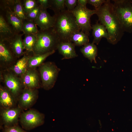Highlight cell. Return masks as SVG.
I'll return each instance as SVG.
<instances>
[{
  "mask_svg": "<svg viewBox=\"0 0 132 132\" xmlns=\"http://www.w3.org/2000/svg\"><path fill=\"white\" fill-rule=\"evenodd\" d=\"M41 10V7L38 5L37 6L27 14L26 19L34 22L37 18Z\"/></svg>",
  "mask_w": 132,
  "mask_h": 132,
  "instance_id": "obj_29",
  "label": "cell"
},
{
  "mask_svg": "<svg viewBox=\"0 0 132 132\" xmlns=\"http://www.w3.org/2000/svg\"><path fill=\"white\" fill-rule=\"evenodd\" d=\"M40 77L35 68H28L20 78L24 88L37 89L40 87Z\"/></svg>",
  "mask_w": 132,
  "mask_h": 132,
  "instance_id": "obj_9",
  "label": "cell"
},
{
  "mask_svg": "<svg viewBox=\"0 0 132 132\" xmlns=\"http://www.w3.org/2000/svg\"><path fill=\"white\" fill-rule=\"evenodd\" d=\"M75 46L73 43L70 41L61 42L57 46V50L63 56L62 60L72 59L78 56Z\"/></svg>",
  "mask_w": 132,
  "mask_h": 132,
  "instance_id": "obj_15",
  "label": "cell"
},
{
  "mask_svg": "<svg viewBox=\"0 0 132 132\" xmlns=\"http://www.w3.org/2000/svg\"><path fill=\"white\" fill-rule=\"evenodd\" d=\"M38 4L42 9L46 10L50 8L51 5V0H37Z\"/></svg>",
  "mask_w": 132,
  "mask_h": 132,
  "instance_id": "obj_33",
  "label": "cell"
},
{
  "mask_svg": "<svg viewBox=\"0 0 132 132\" xmlns=\"http://www.w3.org/2000/svg\"><path fill=\"white\" fill-rule=\"evenodd\" d=\"M15 57H16L9 43L6 41L0 40V62L5 65H9L13 62Z\"/></svg>",
  "mask_w": 132,
  "mask_h": 132,
  "instance_id": "obj_14",
  "label": "cell"
},
{
  "mask_svg": "<svg viewBox=\"0 0 132 132\" xmlns=\"http://www.w3.org/2000/svg\"><path fill=\"white\" fill-rule=\"evenodd\" d=\"M65 0H51L50 8L54 11L55 14L65 9Z\"/></svg>",
  "mask_w": 132,
  "mask_h": 132,
  "instance_id": "obj_27",
  "label": "cell"
},
{
  "mask_svg": "<svg viewBox=\"0 0 132 132\" xmlns=\"http://www.w3.org/2000/svg\"><path fill=\"white\" fill-rule=\"evenodd\" d=\"M113 7L124 32L132 33V0H113Z\"/></svg>",
  "mask_w": 132,
  "mask_h": 132,
  "instance_id": "obj_4",
  "label": "cell"
},
{
  "mask_svg": "<svg viewBox=\"0 0 132 132\" xmlns=\"http://www.w3.org/2000/svg\"><path fill=\"white\" fill-rule=\"evenodd\" d=\"M80 51L83 56L92 62L96 63V57L97 55L98 49L96 46L92 42L84 45L80 49Z\"/></svg>",
  "mask_w": 132,
  "mask_h": 132,
  "instance_id": "obj_22",
  "label": "cell"
},
{
  "mask_svg": "<svg viewBox=\"0 0 132 132\" xmlns=\"http://www.w3.org/2000/svg\"><path fill=\"white\" fill-rule=\"evenodd\" d=\"M71 12L74 16L76 22L81 30L89 36L91 29L90 18L93 15L96 14V10H91L86 6L77 4Z\"/></svg>",
  "mask_w": 132,
  "mask_h": 132,
  "instance_id": "obj_6",
  "label": "cell"
},
{
  "mask_svg": "<svg viewBox=\"0 0 132 132\" xmlns=\"http://www.w3.org/2000/svg\"><path fill=\"white\" fill-rule=\"evenodd\" d=\"M91 29L93 37L92 42L93 43L98 44L103 37L106 38L107 40H108L109 35L106 27L103 24L99 23L98 21L92 25Z\"/></svg>",
  "mask_w": 132,
  "mask_h": 132,
  "instance_id": "obj_19",
  "label": "cell"
},
{
  "mask_svg": "<svg viewBox=\"0 0 132 132\" xmlns=\"http://www.w3.org/2000/svg\"><path fill=\"white\" fill-rule=\"evenodd\" d=\"M106 0H88V3L94 6L96 10L100 7Z\"/></svg>",
  "mask_w": 132,
  "mask_h": 132,
  "instance_id": "obj_32",
  "label": "cell"
},
{
  "mask_svg": "<svg viewBox=\"0 0 132 132\" xmlns=\"http://www.w3.org/2000/svg\"><path fill=\"white\" fill-rule=\"evenodd\" d=\"M5 13L7 22L16 33L22 31V21L8 7H0Z\"/></svg>",
  "mask_w": 132,
  "mask_h": 132,
  "instance_id": "obj_12",
  "label": "cell"
},
{
  "mask_svg": "<svg viewBox=\"0 0 132 132\" xmlns=\"http://www.w3.org/2000/svg\"><path fill=\"white\" fill-rule=\"evenodd\" d=\"M37 39L33 48V55L44 54L55 51L60 41L53 28L38 31Z\"/></svg>",
  "mask_w": 132,
  "mask_h": 132,
  "instance_id": "obj_3",
  "label": "cell"
},
{
  "mask_svg": "<svg viewBox=\"0 0 132 132\" xmlns=\"http://www.w3.org/2000/svg\"><path fill=\"white\" fill-rule=\"evenodd\" d=\"M54 15L55 21L53 28L61 42L70 41L72 35L81 30L74 16L67 10L65 9Z\"/></svg>",
  "mask_w": 132,
  "mask_h": 132,
  "instance_id": "obj_2",
  "label": "cell"
},
{
  "mask_svg": "<svg viewBox=\"0 0 132 132\" xmlns=\"http://www.w3.org/2000/svg\"><path fill=\"white\" fill-rule=\"evenodd\" d=\"M60 70L52 62L44 63L39 66L41 85L44 89L48 90L54 87Z\"/></svg>",
  "mask_w": 132,
  "mask_h": 132,
  "instance_id": "obj_5",
  "label": "cell"
},
{
  "mask_svg": "<svg viewBox=\"0 0 132 132\" xmlns=\"http://www.w3.org/2000/svg\"><path fill=\"white\" fill-rule=\"evenodd\" d=\"M55 51H53L44 54L30 56L28 62V68H35L44 63L47 57L53 54Z\"/></svg>",
  "mask_w": 132,
  "mask_h": 132,
  "instance_id": "obj_23",
  "label": "cell"
},
{
  "mask_svg": "<svg viewBox=\"0 0 132 132\" xmlns=\"http://www.w3.org/2000/svg\"><path fill=\"white\" fill-rule=\"evenodd\" d=\"M88 0H77V4L84 7L86 6Z\"/></svg>",
  "mask_w": 132,
  "mask_h": 132,
  "instance_id": "obj_34",
  "label": "cell"
},
{
  "mask_svg": "<svg viewBox=\"0 0 132 132\" xmlns=\"http://www.w3.org/2000/svg\"><path fill=\"white\" fill-rule=\"evenodd\" d=\"M30 56L24 54L22 58L7 69L17 76L20 77L28 69V62Z\"/></svg>",
  "mask_w": 132,
  "mask_h": 132,
  "instance_id": "obj_17",
  "label": "cell"
},
{
  "mask_svg": "<svg viewBox=\"0 0 132 132\" xmlns=\"http://www.w3.org/2000/svg\"><path fill=\"white\" fill-rule=\"evenodd\" d=\"M96 10L99 21L105 26L108 32L107 41L113 45L116 44L121 40L124 32L114 11L113 3L110 0H106L100 7Z\"/></svg>",
  "mask_w": 132,
  "mask_h": 132,
  "instance_id": "obj_1",
  "label": "cell"
},
{
  "mask_svg": "<svg viewBox=\"0 0 132 132\" xmlns=\"http://www.w3.org/2000/svg\"><path fill=\"white\" fill-rule=\"evenodd\" d=\"M22 1L23 11L26 15L38 5L36 0H24Z\"/></svg>",
  "mask_w": 132,
  "mask_h": 132,
  "instance_id": "obj_28",
  "label": "cell"
},
{
  "mask_svg": "<svg viewBox=\"0 0 132 132\" xmlns=\"http://www.w3.org/2000/svg\"><path fill=\"white\" fill-rule=\"evenodd\" d=\"M1 78L5 87L15 98L20 95L23 87L20 77L7 69L3 73Z\"/></svg>",
  "mask_w": 132,
  "mask_h": 132,
  "instance_id": "obj_8",
  "label": "cell"
},
{
  "mask_svg": "<svg viewBox=\"0 0 132 132\" xmlns=\"http://www.w3.org/2000/svg\"><path fill=\"white\" fill-rule=\"evenodd\" d=\"M77 0H65V5L67 10L71 12L73 11L77 5Z\"/></svg>",
  "mask_w": 132,
  "mask_h": 132,
  "instance_id": "obj_31",
  "label": "cell"
},
{
  "mask_svg": "<svg viewBox=\"0 0 132 132\" xmlns=\"http://www.w3.org/2000/svg\"><path fill=\"white\" fill-rule=\"evenodd\" d=\"M37 89L24 88L19 95L18 106L24 110L28 109L31 106L38 97Z\"/></svg>",
  "mask_w": 132,
  "mask_h": 132,
  "instance_id": "obj_10",
  "label": "cell"
},
{
  "mask_svg": "<svg viewBox=\"0 0 132 132\" xmlns=\"http://www.w3.org/2000/svg\"><path fill=\"white\" fill-rule=\"evenodd\" d=\"M70 41L75 46H80L89 43L88 35L81 31L74 33L70 38Z\"/></svg>",
  "mask_w": 132,
  "mask_h": 132,
  "instance_id": "obj_24",
  "label": "cell"
},
{
  "mask_svg": "<svg viewBox=\"0 0 132 132\" xmlns=\"http://www.w3.org/2000/svg\"><path fill=\"white\" fill-rule=\"evenodd\" d=\"M22 34L16 33L11 39L8 42L10 46L17 57L19 58L24 54V50L25 49L22 39Z\"/></svg>",
  "mask_w": 132,
  "mask_h": 132,
  "instance_id": "obj_18",
  "label": "cell"
},
{
  "mask_svg": "<svg viewBox=\"0 0 132 132\" xmlns=\"http://www.w3.org/2000/svg\"><path fill=\"white\" fill-rule=\"evenodd\" d=\"M44 115L33 109L22 113L20 116V122L22 128L30 130L42 125L44 123Z\"/></svg>",
  "mask_w": 132,
  "mask_h": 132,
  "instance_id": "obj_7",
  "label": "cell"
},
{
  "mask_svg": "<svg viewBox=\"0 0 132 132\" xmlns=\"http://www.w3.org/2000/svg\"><path fill=\"white\" fill-rule=\"evenodd\" d=\"M55 21L54 15L51 16L46 10L41 9L38 16L34 22L40 29L45 30L53 28Z\"/></svg>",
  "mask_w": 132,
  "mask_h": 132,
  "instance_id": "obj_13",
  "label": "cell"
},
{
  "mask_svg": "<svg viewBox=\"0 0 132 132\" xmlns=\"http://www.w3.org/2000/svg\"><path fill=\"white\" fill-rule=\"evenodd\" d=\"M4 4L5 6L11 8L22 21L26 19V15L23 11L22 0H4Z\"/></svg>",
  "mask_w": 132,
  "mask_h": 132,
  "instance_id": "obj_21",
  "label": "cell"
},
{
  "mask_svg": "<svg viewBox=\"0 0 132 132\" xmlns=\"http://www.w3.org/2000/svg\"><path fill=\"white\" fill-rule=\"evenodd\" d=\"M3 132H29L24 130L17 125L4 127Z\"/></svg>",
  "mask_w": 132,
  "mask_h": 132,
  "instance_id": "obj_30",
  "label": "cell"
},
{
  "mask_svg": "<svg viewBox=\"0 0 132 132\" xmlns=\"http://www.w3.org/2000/svg\"><path fill=\"white\" fill-rule=\"evenodd\" d=\"M16 34L3 16L0 15V40L8 41Z\"/></svg>",
  "mask_w": 132,
  "mask_h": 132,
  "instance_id": "obj_20",
  "label": "cell"
},
{
  "mask_svg": "<svg viewBox=\"0 0 132 132\" xmlns=\"http://www.w3.org/2000/svg\"><path fill=\"white\" fill-rule=\"evenodd\" d=\"M15 98L5 87L0 86V104L3 109L15 107Z\"/></svg>",
  "mask_w": 132,
  "mask_h": 132,
  "instance_id": "obj_16",
  "label": "cell"
},
{
  "mask_svg": "<svg viewBox=\"0 0 132 132\" xmlns=\"http://www.w3.org/2000/svg\"><path fill=\"white\" fill-rule=\"evenodd\" d=\"M37 39L36 34H25L23 40L25 49L28 52H33V48Z\"/></svg>",
  "mask_w": 132,
  "mask_h": 132,
  "instance_id": "obj_26",
  "label": "cell"
},
{
  "mask_svg": "<svg viewBox=\"0 0 132 132\" xmlns=\"http://www.w3.org/2000/svg\"><path fill=\"white\" fill-rule=\"evenodd\" d=\"M21 109L18 106L3 109L1 116L4 127L17 125L19 117L21 115Z\"/></svg>",
  "mask_w": 132,
  "mask_h": 132,
  "instance_id": "obj_11",
  "label": "cell"
},
{
  "mask_svg": "<svg viewBox=\"0 0 132 132\" xmlns=\"http://www.w3.org/2000/svg\"><path fill=\"white\" fill-rule=\"evenodd\" d=\"M38 31L37 25L33 21L27 19L22 21V31L24 34H36Z\"/></svg>",
  "mask_w": 132,
  "mask_h": 132,
  "instance_id": "obj_25",
  "label": "cell"
}]
</instances>
